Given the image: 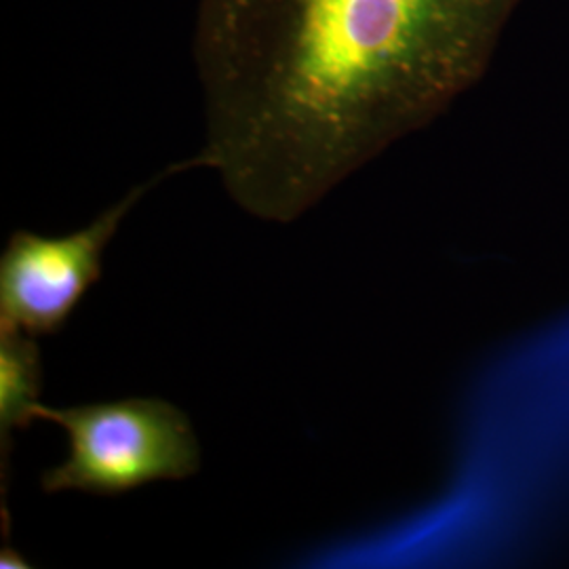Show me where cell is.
Here are the masks:
<instances>
[{
  "label": "cell",
  "instance_id": "4",
  "mask_svg": "<svg viewBox=\"0 0 569 569\" xmlns=\"http://www.w3.org/2000/svg\"><path fill=\"white\" fill-rule=\"evenodd\" d=\"M42 357L34 336L20 329L0 327V515L2 536L9 533L7 479L13 449V432L26 430L37 420L34 409L41 403Z\"/></svg>",
  "mask_w": 569,
  "mask_h": 569
},
{
  "label": "cell",
  "instance_id": "3",
  "mask_svg": "<svg viewBox=\"0 0 569 569\" xmlns=\"http://www.w3.org/2000/svg\"><path fill=\"white\" fill-rule=\"evenodd\" d=\"M188 169H203L199 154L164 167L148 182L131 188L91 224L61 237L16 230L0 256V327L28 336L60 333L82 296L102 279L106 247L119 232L127 213L154 186Z\"/></svg>",
  "mask_w": 569,
  "mask_h": 569
},
{
  "label": "cell",
  "instance_id": "2",
  "mask_svg": "<svg viewBox=\"0 0 569 569\" xmlns=\"http://www.w3.org/2000/svg\"><path fill=\"white\" fill-rule=\"evenodd\" d=\"M37 420L66 430L68 458L41 475L44 493L122 496L201 470V446L180 407L157 397L34 409Z\"/></svg>",
  "mask_w": 569,
  "mask_h": 569
},
{
  "label": "cell",
  "instance_id": "5",
  "mask_svg": "<svg viewBox=\"0 0 569 569\" xmlns=\"http://www.w3.org/2000/svg\"><path fill=\"white\" fill-rule=\"evenodd\" d=\"M0 568H30V563L26 561V557H23V555H20L18 550L11 547V545H7V542H4V545H2V550H0Z\"/></svg>",
  "mask_w": 569,
  "mask_h": 569
},
{
  "label": "cell",
  "instance_id": "1",
  "mask_svg": "<svg viewBox=\"0 0 569 569\" xmlns=\"http://www.w3.org/2000/svg\"><path fill=\"white\" fill-rule=\"evenodd\" d=\"M521 0H203L199 159L289 224L486 74Z\"/></svg>",
  "mask_w": 569,
  "mask_h": 569
}]
</instances>
